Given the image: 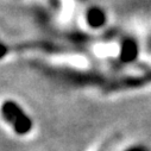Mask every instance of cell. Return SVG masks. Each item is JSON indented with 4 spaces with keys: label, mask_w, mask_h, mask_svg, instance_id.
I'll return each instance as SVG.
<instances>
[{
    "label": "cell",
    "mask_w": 151,
    "mask_h": 151,
    "mask_svg": "<svg viewBox=\"0 0 151 151\" xmlns=\"http://www.w3.org/2000/svg\"><path fill=\"white\" fill-rule=\"evenodd\" d=\"M3 116L12 125L13 130L18 134H26L30 132L32 127V123L30 118L22 111L20 106H18L13 101H6L3 105Z\"/></svg>",
    "instance_id": "1"
},
{
    "label": "cell",
    "mask_w": 151,
    "mask_h": 151,
    "mask_svg": "<svg viewBox=\"0 0 151 151\" xmlns=\"http://www.w3.org/2000/svg\"><path fill=\"white\" fill-rule=\"evenodd\" d=\"M105 22H106V16H105V13H104L101 10L94 7V9H91V10L88 11V13H87V23H88L91 26H93V27H99V26H101Z\"/></svg>",
    "instance_id": "2"
},
{
    "label": "cell",
    "mask_w": 151,
    "mask_h": 151,
    "mask_svg": "<svg viewBox=\"0 0 151 151\" xmlns=\"http://www.w3.org/2000/svg\"><path fill=\"white\" fill-rule=\"evenodd\" d=\"M126 151H149L145 146H131Z\"/></svg>",
    "instance_id": "3"
}]
</instances>
